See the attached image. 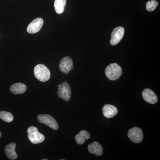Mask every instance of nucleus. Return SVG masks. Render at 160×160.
Masks as SVG:
<instances>
[{"label": "nucleus", "mask_w": 160, "mask_h": 160, "mask_svg": "<svg viewBox=\"0 0 160 160\" xmlns=\"http://www.w3.org/2000/svg\"><path fill=\"white\" fill-rule=\"evenodd\" d=\"M122 73V68L117 63H111L105 69L107 78L111 81H115L121 77Z\"/></svg>", "instance_id": "obj_1"}, {"label": "nucleus", "mask_w": 160, "mask_h": 160, "mask_svg": "<svg viewBox=\"0 0 160 160\" xmlns=\"http://www.w3.org/2000/svg\"><path fill=\"white\" fill-rule=\"evenodd\" d=\"M34 74L37 79L42 82L48 81L51 75L49 69L43 64H38L35 67Z\"/></svg>", "instance_id": "obj_2"}, {"label": "nucleus", "mask_w": 160, "mask_h": 160, "mask_svg": "<svg viewBox=\"0 0 160 160\" xmlns=\"http://www.w3.org/2000/svg\"><path fill=\"white\" fill-rule=\"evenodd\" d=\"M28 138L33 144H40L45 140L44 135L38 131V129L34 126H30L27 129Z\"/></svg>", "instance_id": "obj_3"}, {"label": "nucleus", "mask_w": 160, "mask_h": 160, "mask_svg": "<svg viewBox=\"0 0 160 160\" xmlns=\"http://www.w3.org/2000/svg\"><path fill=\"white\" fill-rule=\"evenodd\" d=\"M58 95L59 97L66 102L70 100L71 96V90L69 83L66 81L58 86Z\"/></svg>", "instance_id": "obj_4"}, {"label": "nucleus", "mask_w": 160, "mask_h": 160, "mask_svg": "<svg viewBox=\"0 0 160 160\" xmlns=\"http://www.w3.org/2000/svg\"><path fill=\"white\" fill-rule=\"evenodd\" d=\"M38 119L40 123L45 124L54 130L59 129L58 124L56 120L49 114L39 115Z\"/></svg>", "instance_id": "obj_5"}, {"label": "nucleus", "mask_w": 160, "mask_h": 160, "mask_svg": "<svg viewBox=\"0 0 160 160\" xmlns=\"http://www.w3.org/2000/svg\"><path fill=\"white\" fill-rule=\"evenodd\" d=\"M128 137L132 142L135 143H141L143 139V133L142 129L138 127H134L129 129Z\"/></svg>", "instance_id": "obj_6"}, {"label": "nucleus", "mask_w": 160, "mask_h": 160, "mask_svg": "<svg viewBox=\"0 0 160 160\" xmlns=\"http://www.w3.org/2000/svg\"><path fill=\"white\" fill-rule=\"evenodd\" d=\"M60 71L65 74H68L73 68V62L69 56L63 58L59 63Z\"/></svg>", "instance_id": "obj_7"}, {"label": "nucleus", "mask_w": 160, "mask_h": 160, "mask_svg": "<svg viewBox=\"0 0 160 160\" xmlns=\"http://www.w3.org/2000/svg\"><path fill=\"white\" fill-rule=\"evenodd\" d=\"M125 29L123 27L119 26L113 29L111 34L110 43L112 46H116L120 42L124 36Z\"/></svg>", "instance_id": "obj_8"}, {"label": "nucleus", "mask_w": 160, "mask_h": 160, "mask_svg": "<svg viewBox=\"0 0 160 160\" xmlns=\"http://www.w3.org/2000/svg\"><path fill=\"white\" fill-rule=\"evenodd\" d=\"M44 23V21L42 18H37L35 19L27 27V32L29 33L34 34L39 31L42 28Z\"/></svg>", "instance_id": "obj_9"}, {"label": "nucleus", "mask_w": 160, "mask_h": 160, "mask_svg": "<svg viewBox=\"0 0 160 160\" xmlns=\"http://www.w3.org/2000/svg\"><path fill=\"white\" fill-rule=\"evenodd\" d=\"M142 96L143 99L149 104H155L157 102V96L151 89H146L143 90L142 92Z\"/></svg>", "instance_id": "obj_10"}, {"label": "nucleus", "mask_w": 160, "mask_h": 160, "mask_svg": "<svg viewBox=\"0 0 160 160\" xmlns=\"http://www.w3.org/2000/svg\"><path fill=\"white\" fill-rule=\"evenodd\" d=\"M102 112L105 117L107 118H111L118 114V110L115 106L109 104H106L103 107Z\"/></svg>", "instance_id": "obj_11"}, {"label": "nucleus", "mask_w": 160, "mask_h": 160, "mask_svg": "<svg viewBox=\"0 0 160 160\" xmlns=\"http://www.w3.org/2000/svg\"><path fill=\"white\" fill-rule=\"evenodd\" d=\"M88 151L91 154L101 156L103 154V148L102 145L97 142H94L88 146Z\"/></svg>", "instance_id": "obj_12"}, {"label": "nucleus", "mask_w": 160, "mask_h": 160, "mask_svg": "<svg viewBox=\"0 0 160 160\" xmlns=\"http://www.w3.org/2000/svg\"><path fill=\"white\" fill-rule=\"evenodd\" d=\"M16 147V144L14 142H11L8 144L5 147V152L9 159L13 160L17 158L18 156L15 152Z\"/></svg>", "instance_id": "obj_13"}, {"label": "nucleus", "mask_w": 160, "mask_h": 160, "mask_svg": "<svg viewBox=\"0 0 160 160\" xmlns=\"http://www.w3.org/2000/svg\"><path fill=\"white\" fill-rule=\"evenodd\" d=\"M27 87L22 83H17L13 84L10 88L12 93L14 94H22L26 91Z\"/></svg>", "instance_id": "obj_14"}, {"label": "nucleus", "mask_w": 160, "mask_h": 160, "mask_svg": "<svg viewBox=\"0 0 160 160\" xmlns=\"http://www.w3.org/2000/svg\"><path fill=\"white\" fill-rule=\"evenodd\" d=\"M90 138L89 132L86 130H82L75 137L76 142L78 145H82L86 140L89 139Z\"/></svg>", "instance_id": "obj_15"}, {"label": "nucleus", "mask_w": 160, "mask_h": 160, "mask_svg": "<svg viewBox=\"0 0 160 160\" xmlns=\"http://www.w3.org/2000/svg\"><path fill=\"white\" fill-rule=\"evenodd\" d=\"M66 4V0H55V10L58 14H61L64 12Z\"/></svg>", "instance_id": "obj_16"}, {"label": "nucleus", "mask_w": 160, "mask_h": 160, "mask_svg": "<svg viewBox=\"0 0 160 160\" xmlns=\"http://www.w3.org/2000/svg\"><path fill=\"white\" fill-rule=\"evenodd\" d=\"M0 119L7 122H11L13 120V115L8 112H0Z\"/></svg>", "instance_id": "obj_17"}, {"label": "nucleus", "mask_w": 160, "mask_h": 160, "mask_svg": "<svg viewBox=\"0 0 160 160\" xmlns=\"http://www.w3.org/2000/svg\"><path fill=\"white\" fill-rule=\"evenodd\" d=\"M158 6L157 1L151 0L147 2L146 4V9L147 11L152 12L155 10Z\"/></svg>", "instance_id": "obj_18"}, {"label": "nucleus", "mask_w": 160, "mask_h": 160, "mask_svg": "<svg viewBox=\"0 0 160 160\" xmlns=\"http://www.w3.org/2000/svg\"><path fill=\"white\" fill-rule=\"evenodd\" d=\"M1 137H2V132L0 131V138H1Z\"/></svg>", "instance_id": "obj_19"}, {"label": "nucleus", "mask_w": 160, "mask_h": 160, "mask_svg": "<svg viewBox=\"0 0 160 160\" xmlns=\"http://www.w3.org/2000/svg\"><path fill=\"white\" fill-rule=\"evenodd\" d=\"M42 160H48V159H42Z\"/></svg>", "instance_id": "obj_20"}]
</instances>
